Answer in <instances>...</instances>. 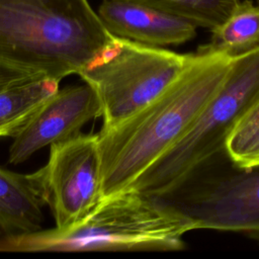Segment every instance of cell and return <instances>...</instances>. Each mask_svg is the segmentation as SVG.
<instances>
[{"instance_id":"cell-8","label":"cell","mask_w":259,"mask_h":259,"mask_svg":"<svg viewBox=\"0 0 259 259\" xmlns=\"http://www.w3.org/2000/svg\"><path fill=\"white\" fill-rule=\"evenodd\" d=\"M97 116H101V105L89 84L58 89L12 137L9 163H22L39 149L77 136L85 123Z\"/></svg>"},{"instance_id":"cell-16","label":"cell","mask_w":259,"mask_h":259,"mask_svg":"<svg viewBox=\"0 0 259 259\" xmlns=\"http://www.w3.org/2000/svg\"><path fill=\"white\" fill-rule=\"evenodd\" d=\"M258 3H259V0H258Z\"/></svg>"},{"instance_id":"cell-10","label":"cell","mask_w":259,"mask_h":259,"mask_svg":"<svg viewBox=\"0 0 259 259\" xmlns=\"http://www.w3.org/2000/svg\"><path fill=\"white\" fill-rule=\"evenodd\" d=\"M46 204L42 169L19 174L0 168V241L41 231Z\"/></svg>"},{"instance_id":"cell-7","label":"cell","mask_w":259,"mask_h":259,"mask_svg":"<svg viewBox=\"0 0 259 259\" xmlns=\"http://www.w3.org/2000/svg\"><path fill=\"white\" fill-rule=\"evenodd\" d=\"M41 169L56 231L78 224L102 199L97 134L80 133L51 145L49 161Z\"/></svg>"},{"instance_id":"cell-4","label":"cell","mask_w":259,"mask_h":259,"mask_svg":"<svg viewBox=\"0 0 259 259\" xmlns=\"http://www.w3.org/2000/svg\"><path fill=\"white\" fill-rule=\"evenodd\" d=\"M258 97L259 48L235 57L226 81L184 135L131 188L151 196L174 190L225 152L229 134Z\"/></svg>"},{"instance_id":"cell-2","label":"cell","mask_w":259,"mask_h":259,"mask_svg":"<svg viewBox=\"0 0 259 259\" xmlns=\"http://www.w3.org/2000/svg\"><path fill=\"white\" fill-rule=\"evenodd\" d=\"M113 36L88 0H0V63L61 81L98 62Z\"/></svg>"},{"instance_id":"cell-13","label":"cell","mask_w":259,"mask_h":259,"mask_svg":"<svg viewBox=\"0 0 259 259\" xmlns=\"http://www.w3.org/2000/svg\"><path fill=\"white\" fill-rule=\"evenodd\" d=\"M224 151L230 162L238 168L259 166V97L229 134Z\"/></svg>"},{"instance_id":"cell-12","label":"cell","mask_w":259,"mask_h":259,"mask_svg":"<svg viewBox=\"0 0 259 259\" xmlns=\"http://www.w3.org/2000/svg\"><path fill=\"white\" fill-rule=\"evenodd\" d=\"M59 89V81L38 78L0 91V137H13L32 112Z\"/></svg>"},{"instance_id":"cell-15","label":"cell","mask_w":259,"mask_h":259,"mask_svg":"<svg viewBox=\"0 0 259 259\" xmlns=\"http://www.w3.org/2000/svg\"><path fill=\"white\" fill-rule=\"evenodd\" d=\"M38 78L45 77L0 63V91Z\"/></svg>"},{"instance_id":"cell-3","label":"cell","mask_w":259,"mask_h":259,"mask_svg":"<svg viewBox=\"0 0 259 259\" xmlns=\"http://www.w3.org/2000/svg\"><path fill=\"white\" fill-rule=\"evenodd\" d=\"M186 214L161 198L133 188L102 197L78 224L0 241L9 251H177L196 230Z\"/></svg>"},{"instance_id":"cell-5","label":"cell","mask_w":259,"mask_h":259,"mask_svg":"<svg viewBox=\"0 0 259 259\" xmlns=\"http://www.w3.org/2000/svg\"><path fill=\"white\" fill-rule=\"evenodd\" d=\"M193 58L194 54H179L115 37L105 55L79 76L99 98L102 126H110L159 96Z\"/></svg>"},{"instance_id":"cell-9","label":"cell","mask_w":259,"mask_h":259,"mask_svg":"<svg viewBox=\"0 0 259 259\" xmlns=\"http://www.w3.org/2000/svg\"><path fill=\"white\" fill-rule=\"evenodd\" d=\"M97 13L113 36L147 46H177L196 35L191 21L140 2L103 0Z\"/></svg>"},{"instance_id":"cell-11","label":"cell","mask_w":259,"mask_h":259,"mask_svg":"<svg viewBox=\"0 0 259 259\" xmlns=\"http://www.w3.org/2000/svg\"><path fill=\"white\" fill-rule=\"evenodd\" d=\"M259 48V6L238 2L230 15L211 30L210 41L198 50L238 57Z\"/></svg>"},{"instance_id":"cell-6","label":"cell","mask_w":259,"mask_h":259,"mask_svg":"<svg viewBox=\"0 0 259 259\" xmlns=\"http://www.w3.org/2000/svg\"><path fill=\"white\" fill-rule=\"evenodd\" d=\"M156 197L190 218L197 229L259 239V166L241 169L230 160L215 166L211 160L174 190Z\"/></svg>"},{"instance_id":"cell-14","label":"cell","mask_w":259,"mask_h":259,"mask_svg":"<svg viewBox=\"0 0 259 259\" xmlns=\"http://www.w3.org/2000/svg\"><path fill=\"white\" fill-rule=\"evenodd\" d=\"M183 17L212 30L230 15L239 0H130Z\"/></svg>"},{"instance_id":"cell-1","label":"cell","mask_w":259,"mask_h":259,"mask_svg":"<svg viewBox=\"0 0 259 259\" xmlns=\"http://www.w3.org/2000/svg\"><path fill=\"white\" fill-rule=\"evenodd\" d=\"M235 57L198 50L189 66L159 96L97 134L101 192L127 190L184 135L226 81Z\"/></svg>"}]
</instances>
